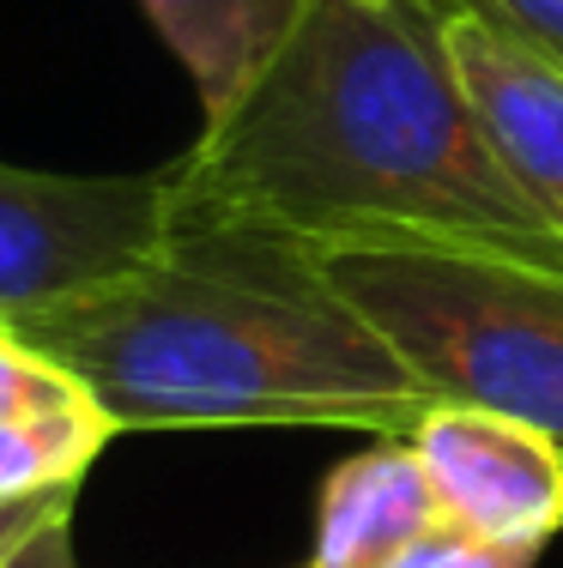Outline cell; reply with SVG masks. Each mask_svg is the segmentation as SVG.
Returning <instances> with one entry per match:
<instances>
[{
    "label": "cell",
    "mask_w": 563,
    "mask_h": 568,
    "mask_svg": "<svg viewBox=\"0 0 563 568\" xmlns=\"http://www.w3.org/2000/svg\"><path fill=\"white\" fill-rule=\"evenodd\" d=\"M73 568H79V562H73ZM298 568H315V562H298Z\"/></svg>",
    "instance_id": "15"
},
{
    "label": "cell",
    "mask_w": 563,
    "mask_h": 568,
    "mask_svg": "<svg viewBox=\"0 0 563 568\" xmlns=\"http://www.w3.org/2000/svg\"><path fill=\"white\" fill-rule=\"evenodd\" d=\"M442 496L412 454L406 436H382L375 448L340 459L315 503V568H388L406 545L442 526Z\"/></svg>",
    "instance_id": "7"
},
{
    "label": "cell",
    "mask_w": 563,
    "mask_h": 568,
    "mask_svg": "<svg viewBox=\"0 0 563 568\" xmlns=\"http://www.w3.org/2000/svg\"><path fill=\"white\" fill-rule=\"evenodd\" d=\"M140 12L194 79L200 121H212L261 73L267 49L291 19V0H140Z\"/></svg>",
    "instance_id": "8"
},
{
    "label": "cell",
    "mask_w": 563,
    "mask_h": 568,
    "mask_svg": "<svg viewBox=\"0 0 563 568\" xmlns=\"http://www.w3.org/2000/svg\"><path fill=\"white\" fill-rule=\"evenodd\" d=\"M91 405V394L61 369L56 357H43L37 345H24L19 333L0 327V424L7 417H49Z\"/></svg>",
    "instance_id": "10"
},
{
    "label": "cell",
    "mask_w": 563,
    "mask_h": 568,
    "mask_svg": "<svg viewBox=\"0 0 563 568\" xmlns=\"http://www.w3.org/2000/svg\"><path fill=\"white\" fill-rule=\"evenodd\" d=\"M115 436L122 429L110 424V412L98 399L49 417H7L0 424V508L79 490V478L98 466V454Z\"/></svg>",
    "instance_id": "9"
},
{
    "label": "cell",
    "mask_w": 563,
    "mask_h": 568,
    "mask_svg": "<svg viewBox=\"0 0 563 568\" xmlns=\"http://www.w3.org/2000/svg\"><path fill=\"white\" fill-rule=\"evenodd\" d=\"M170 236V175L0 164V327L122 278Z\"/></svg>",
    "instance_id": "4"
},
{
    "label": "cell",
    "mask_w": 563,
    "mask_h": 568,
    "mask_svg": "<svg viewBox=\"0 0 563 568\" xmlns=\"http://www.w3.org/2000/svg\"><path fill=\"white\" fill-rule=\"evenodd\" d=\"M442 7H466L485 24H497L509 43L563 73V0H442Z\"/></svg>",
    "instance_id": "12"
},
{
    "label": "cell",
    "mask_w": 563,
    "mask_h": 568,
    "mask_svg": "<svg viewBox=\"0 0 563 568\" xmlns=\"http://www.w3.org/2000/svg\"><path fill=\"white\" fill-rule=\"evenodd\" d=\"M412 454L424 459L442 514L491 538L552 545L563 532V442L527 417L442 399L419 417Z\"/></svg>",
    "instance_id": "5"
},
{
    "label": "cell",
    "mask_w": 563,
    "mask_h": 568,
    "mask_svg": "<svg viewBox=\"0 0 563 568\" xmlns=\"http://www.w3.org/2000/svg\"><path fill=\"white\" fill-rule=\"evenodd\" d=\"M545 545L533 538H491V532H473L461 520H442L419 545H406L388 568H533Z\"/></svg>",
    "instance_id": "11"
},
{
    "label": "cell",
    "mask_w": 563,
    "mask_h": 568,
    "mask_svg": "<svg viewBox=\"0 0 563 568\" xmlns=\"http://www.w3.org/2000/svg\"><path fill=\"white\" fill-rule=\"evenodd\" d=\"M321 273L442 399L563 442V278L442 248H328Z\"/></svg>",
    "instance_id": "3"
},
{
    "label": "cell",
    "mask_w": 563,
    "mask_h": 568,
    "mask_svg": "<svg viewBox=\"0 0 563 568\" xmlns=\"http://www.w3.org/2000/svg\"><path fill=\"white\" fill-rule=\"evenodd\" d=\"M73 496L79 490H56V496H37V503H12L0 508V568L19 557L37 532H49L56 520H73Z\"/></svg>",
    "instance_id": "13"
},
{
    "label": "cell",
    "mask_w": 563,
    "mask_h": 568,
    "mask_svg": "<svg viewBox=\"0 0 563 568\" xmlns=\"http://www.w3.org/2000/svg\"><path fill=\"white\" fill-rule=\"evenodd\" d=\"M7 568H73V520H56L49 532H37Z\"/></svg>",
    "instance_id": "14"
},
{
    "label": "cell",
    "mask_w": 563,
    "mask_h": 568,
    "mask_svg": "<svg viewBox=\"0 0 563 568\" xmlns=\"http://www.w3.org/2000/svg\"><path fill=\"white\" fill-rule=\"evenodd\" d=\"M164 175L170 230L442 248L563 278V236L491 152L436 0H291L261 73Z\"/></svg>",
    "instance_id": "1"
},
{
    "label": "cell",
    "mask_w": 563,
    "mask_h": 568,
    "mask_svg": "<svg viewBox=\"0 0 563 568\" xmlns=\"http://www.w3.org/2000/svg\"><path fill=\"white\" fill-rule=\"evenodd\" d=\"M122 429L412 436L442 394L375 333L321 254L261 230H170L140 266L12 321Z\"/></svg>",
    "instance_id": "2"
},
{
    "label": "cell",
    "mask_w": 563,
    "mask_h": 568,
    "mask_svg": "<svg viewBox=\"0 0 563 568\" xmlns=\"http://www.w3.org/2000/svg\"><path fill=\"white\" fill-rule=\"evenodd\" d=\"M442 37L491 152L533 200V212L563 236V73L466 7H442Z\"/></svg>",
    "instance_id": "6"
}]
</instances>
